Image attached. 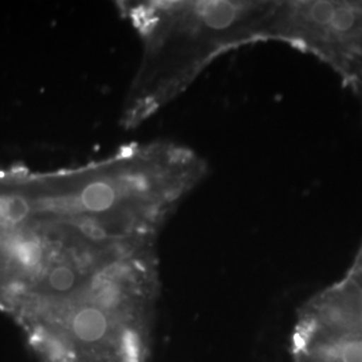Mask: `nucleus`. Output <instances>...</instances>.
<instances>
[{"label": "nucleus", "instance_id": "nucleus-2", "mask_svg": "<svg viewBox=\"0 0 362 362\" xmlns=\"http://www.w3.org/2000/svg\"><path fill=\"white\" fill-rule=\"evenodd\" d=\"M158 297L152 248L112 260L71 293L13 318L40 362H146Z\"/></svg>", "mask_w": 362, "mask_h": 362}, {"label": "nucleus", "instance_id": "nucleus-3", "mask_svg": "<svg viewBox=\"0 0 362 362\" xmlns=\"http://www.w3.org/2000/svg\"><path fill=\"white\" fill-rule=\"evenodd\" d=\"M143 43L121 125L136 129L187 90L220 55L264 40L272 1H117Z\"/></svg>", "mask_w": 362, "mask_h": 362}, {"label": "nucleus", "instance_id": "nucleus-4", "mask_svg": "<svg viewBox=\"0 0 362 362\" xmlns=\"http://www.w3.org/2000/svg\"><path fill=\"white\" fill-rule=\"evenodd\" d=\"M264 40L317 57L336 71L362 109V1H272Z\"/></svg>", "mask_w": 362, "mask_h": 362}, {"label": "nucleus", "instance_id": "nucleus-1", "mask_svg": "<svg viewBox=\"0 0 362 362\" xmlns=\"http://www.w3.org/2000/svg\"><path fill=\"white\" fill-rule=\"evenodd\" d=\"M207 175L203 157L167 140L128 144L73 168L21 169L31 219L128 250L156 248L167 221Z\"/></svg>", "mask_w": 362, "mask_h": 362}]
</instances>
